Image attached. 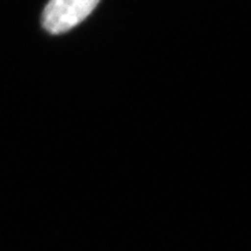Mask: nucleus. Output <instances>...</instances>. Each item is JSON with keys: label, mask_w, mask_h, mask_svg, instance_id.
Segmentation results:
<instances>
[{"label": "nucleus", "mask_w": 251, "mask_h": 251, "mask_svg": "<svg viewBox=\"0 0 251 251\" xmlns=\"http://www.w3.org/2000/svg\"><path fill=\"white\" fill-rule=\"evenodd\" d=\"M100 0H50L42 15L43 28L50 34H63L83 23Z\"/></svg>", "instance_id": "1"}]
</instances>
